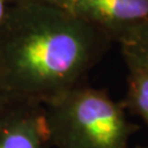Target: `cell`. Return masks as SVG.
I'll list each match as a JSON object with an SVG mask.
<instances>
[{"mask_svg": "<svg viewBox=\"0 0 148 148\" xmlns=\"http://www.w3.org/2000/svg\"><path fill=\"white\" fill-rule=\"evenodd\" d=\"M123 58L127 67V90L121 104L148 128V67L128 55H123Z\"/></svg>", "mask_w": 148, "mask_h": 148, "instance_id": "5", "label": "cell"}, {"mask_svg": "<svg viewBox=\"0 0 148 148\" xmlns=\"http://www.w3.org/2000/svg\"><path fill=\"white\" fill-rule=\"evenodd\" d=\"M54 5H58L63 9H66V10L73 11L74 9V5L76 3L77 0H51Z\"/></svg>", "mask_w": 148, "mask_h": 148, "instance_id": "7", "label": "cell"}, {"mask_svg": "<svg viewBox=\"0 0 148 148\" xmlns=\"http://www.w3.org/2000/svg\"><path fill=\"white\" fill-rule=\"evenodd\" d=\"M122 55H128L148 67V21L119 40Z\"/></svg>", "mask_w": 148, "mask_h": 148, "instance_id": "6", "label": "cell"}, {"mask_svg": "<svg viewBox=\"0 0 148 148\" xmlns=\"http://www.w3.org/2000/svg\"><path fill=\"white\" fill-rule=\"evenodd\" d=\"M73 12L117 43L148 21V0H77Z\"/></svg>", "mask_w": 148, "mask_h": 148, "instance_id": "3", "label": "cell"}, {"mask_svg": "<svg viewBox=\"0 0 148 148\" xmlns=\"http://www.w3.org/2000/svg\"><path fill=\"white\" fill-rule=\"evenodd\" d=\"M46 116L34 109L12 114L0 125V148H47Z\"/></svg>", "mask_w": 148, "mask_h": 148, "instance_id": "4", "label": "cell"}, {"mask_svg": "<svg viewBox=\"0 0 148 148\" xmlns=\"http://www.w3.org/2000/svg\"><path fill=\"white\" fill-rule=\"evenodd\" d=\"M20 12L9 45L12 88L29 99H46L85 85L113 43L73 11L31 5Z\"/></svg>", "mask_w": 148, "mask_h": 148, "instance_id": "1", "label": "cell"}, {"mask_svg": "<svg viewBox=\"0 0 148 148\" xmlns=\"http://www.w3.org/2000/svg\"><path fill=\"white\" fill-rule=\"evenodd\" d=\"M49 143L57 148H128L138 126L103 89L81 85L48 101Z\"/></svg>", "mask_w": 148, "mask_h": 148, "instance_id": "2", "label": "cell"}, {"mask_svg": "<svg viewBox=\"0 0 148 148\" xmlns=\"http://www.w3.org/2000/svg\"><path fill=\"white\" fill-rule=\"evenodd\" d=\"M3 16V0H0V21Z\"/></svg>", "mask_w": 148, "mask_h": 148, "instance_id": "8", "label": "cell"}, {"mask_svg": "<svg viewBox=\"0 0 148 148\" xmlns=\"http://www.w3.org/2000/svg\"><path fill=\"white\" fill-rule=\"evenodd\" d=\"M134 148H148V144L145 145V146H136V147H134Z\"/></svg>", "mask_w": 148, "mask_h": 148, "instance_id": "9", "label": "cell"}, {"mask_svg": "<svg viewBox=\"0 0 148 148\" xmlns=\"http://www.w3.org/2000/svg\"><path fill=\"white\" fill-rule=\"evenodd\" d=\"M22 1H25V2H30V1H36V0H22ZM48 1H51V0H48Z\"/></svg>", "mask_w": 148, "mask_h": 148, "instance_id": "10", "label": "cell"}]
</instances>
